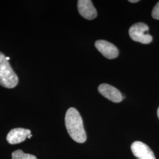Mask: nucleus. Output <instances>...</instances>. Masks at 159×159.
<instances>
[{"instance_id":"nucleus-6","label":"nucleus","mask_w":159,"mask_h":159,"mask_svg":"<svg viewBox=\"0 0 159 159\" xmlns=\"http://www.w3.org/2000/svg\"><path fill=\"white\" fill-rule=\"evenodd\" d=\"M99 93L106 98L114 102H121L124 97L120 91L108 84H102L98 86Z\"/></svg>"},{"instance_id":"nucleus-5","label":"nucleus","mask_w":159,"mask_h":159,"mask_svg":"<svg viewBox=\"0 0 159 159\" xmlns=\"http://www.w3.org/2000/svg\"><path fill=\"white\" fill-rule=\"evenodd\" d=\"M95 47L103 56L108 59H114L119 56L118 48L113 44L106 40H97L95 43Z\"/></svg>"},{"instance_id":"nucleus-12","label":"nucleus","mask_w":159,"mask_h":159,"mask_svg":"<svg viewBox=\"0 0 159 159\" xmlns=\"http://www.w3.org/2000/svg\"><path fill=\"white\" fill-rule=\"evenodd\" d=\"M157 116H158V118H159V108H158V110H157Z\"/></svg>"},{"instance_id":"nucleus-11","label":"nucleus","mask_w":159,"mask_h":159,"mask_svg":"<svg viewBox=\"0 0 159 159\" xmlns=\"http://www.w3.org/2000/svg\"><path fill=\"white\" fill-rule=\"evenodd\" d=\"M129 1L131 3H136V2H138L139 1V0H129Z\"/></svg>"},{"instance_id":"nucleus-13","label":"nucleus","mask_w":159,"mask_h":159,"mask_svg":"<svg viewBox=\"0 0 159 159\" xmlns=\"http://www.w3.org/2000/svg\"><path fill=\"white\" fill-rule=\"evenodd\" d=\"M32 136H33V135L31 134H30V135H29V136L28 137V138H29V139H30V138H31Z\"/></svg>"},{"instance_id":"nucleus-14","label":"nucleus","mask_w":159,"mask_h":159,"mask_svg":"<svg viewBox=\"0 0 159 159\" xmlns=\"http://www.w3.org/2000/svg\"><path fill=\"white\" fill-rule=\"evenodd\" d=\"M6 59H7V60H8H8H10V57H6Z\"/></svg>"},{"instance_id":"nucleus-9","label":"nucleus","mask_w":159,"mask_h":159,"mask_svg":"<svg viewBox=\"0 0 159 159\" xmlns=\"http://www.w3.org/2000/svg\"><path fill=\"white\" fill-rule=\"evenodd\" d=\"M12 159H37L32 154L24 153L22 150H18L12 153Z\"/></svg>"},{"instance_id":"nucleus-3","label":"nucleus","mask_w":159,"mask_h":159,"mask_svg":"<svg viewBox=\"0 0 159 159\" xmlns=\"http://www.w3.org/2000/svg\"><path fill=\"white\" fill-rule=\"evenodd\" d=\"M129 33L133 41L144 44H149L153 40L152 36L148 33V27L144 23H137L133 24L129 29Z\"/></svg>"},{"instance_id":"nucleus-8","label":"nucleus","mask_w":159,"mask_h":159,"mask_svg":"<svg viewBox=\"0 0 159 159\" xmlns=\"http://www.w3.org/2000/svg\"><path fill=\"white\" fill-rule=\"evenodd\" d=\"M31 134V131L23 128H16L10 131L7 136V140L11 144L22 143Z\"/></svg>"},{"instance_id":"nucleus-4","label":"nucleus","mask_w":159,"mask_h":159,"mask_svg":"<svg viewBox=\"0 0 159 159\" xmlns=\"http://www.w3.org/2000/svg\"><path fill=\"white\" fill-rule=\"evenodd\" d=\"M131 150L138 159H156L153 152L145 143L136 141L132 143Z\"/></svg>"},{"instance_id":"nucleus-7","label":"nucleus","mask_w":159,"mask_h":159,"mask_svg":"<svg viewBox=\"0 0 159 159\" xmlns=\"http://www.w3.org/2000/svg\"><path fill=\"white\" fill-rule=\"evenodd\" d=\"M77 8L80 14L87 20H93L97 17L96 9L90 0H79Z\"/></svg>"},{"instance_id":"nucleus-2","label":"nucleus","mask_w":159,"mask_h":159,"mask_svg":"<svg viewBox=\"0 0 159 159\" xmlns=\"http://www.w3.org/2000/svg\"><path fill=\"white\" fill-rule=\"evenodd\" d=\"M18 77L7 60L5 55L0 52V85L12 89L18 84Z\"/></svg>"},{"instance_id":"nucleus-1","label":"nucleus","mask_w":159,"mask_h":159,"mask_svg":"<svg viewBox=\"0 0 159 159\" xmlns=\"http://www.w3.org/2000/svg\"><path fill=\"white\" fill-rule=\"evenodd\" d=\"M65 125L70 136L76 142L83 143L87 139L83 119L79 112L73 107L68 108L66 114Z\"/></svg>"},{"instance_id":"nucleus-10","label":"nucleus","mask_w":159,"mask_h":159,"mask_svg":"<svg viewBox=\"0 0 159 159\" xmlns=\"http://www.w3.org/2000/svg\"><path fill=\"white\" fill-rule=\"evenodd\" d=\"M152 17L154 19L159 20V1L154 7L153 11L152 12Z\"/></svg>"}]
</instances>
